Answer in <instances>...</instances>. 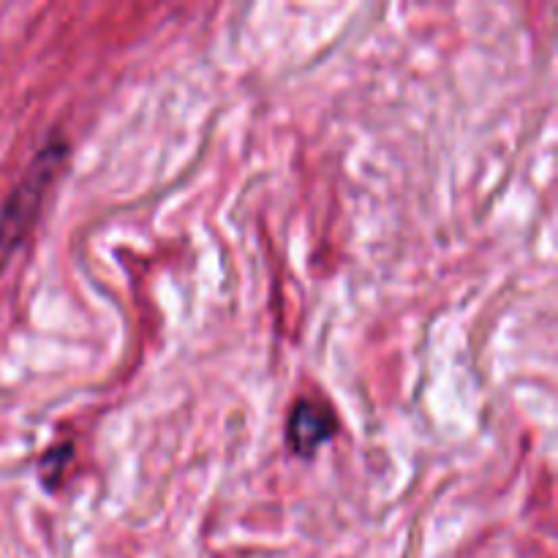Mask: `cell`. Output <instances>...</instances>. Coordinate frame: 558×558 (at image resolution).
<instances>
[{"label": "cell", "mask_w": 558, "mask_h": 558, "mask_svg": "<svg viewBox=\"0 0 558 558\" xmlns=\"http://www.w3.org/2000/svg\"><path fill=\"white\" fill-rule=\"evenodd\" d=\"M336 417L325 403L316 398H300L289 412L287 441L294 456L314 458L336 436Z\"/></svg>", "instance_id": "7a4b0ae2"}, {"label": "cell", "mask_w": 558, "mask_h": 558, "mask_svg": "<svg viewBox=\"0 0 558 558\" xmlns=\"http://www.w3.org/2000/svg\"><path fill=\"white\" fill-rule=\"evenodd\" d=\"M65 153L69 147L63 145V140H52L27 167V172L22 174V180L16 183V189L11 191L9 202L0 210V270L5 267L9 256L14 254L22 245V240L31 234L33 223H36L38 210H41L44 199H47L49 185L58 178L60 167L65 161Z\"/></svg>", "instance_id": "6da1fadb"}, {"label": "cell", "mask_w": 558, "mask_h": 558, "mask_svg": "<svg viewBox=\"0 0 558 558\" xmlns=\"http://www.w3.org/2000/svg\"><path fill=\"white\" fill-rule=\"evenodd\" d=\"M71 456H74L71 445H63L60 450L47 452V456H44V461H41L44 483H47V485L60 483V477H63V466H65V463H71Z\"/></svg>", "instance_id": "3957f363"}]
</instances>
